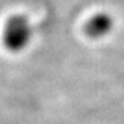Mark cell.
Segmentation results:
<instances>
[{
	"instance_id": "1",
	"label": "cell",
	"mask_w": 124,
	"mask_h": 124,
	"mask_svg": "<svg viewBox=\"0 0 124 124\" xmlns=\"http://www.w3.org/2000/svg\"><path fill=\"white\" fill-rule=\"evenodd\" d=\"M33 36V28L25 15H13L7 20L3 32V42L12 53L23 52L29 45Z\"/></svg>"
},
{
	"instance_id": "2",
	"label": "cell",
	"mask_w": 124,
	"mask_h": 124,
	"mask_svg": "<svg viewBox=\"0 0 124 124\" xmlns=\"http://www.w3.org/2000/svg\"><path fill=\"white\" fill-rule=\"evenodd\" d=\"M112 25H114V21H112L111 16L106 13H99L95 15L86 24V33L87 36L93 38H99L110 33Z\"/></svg>"
}]
</instances>
